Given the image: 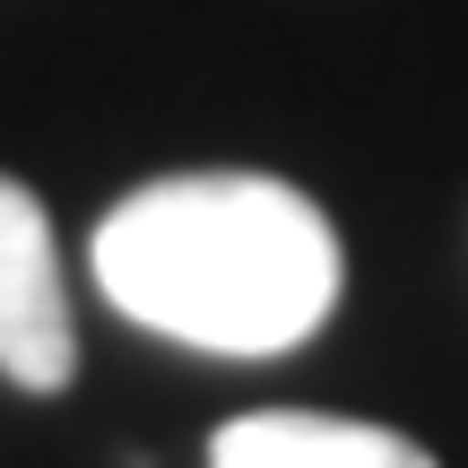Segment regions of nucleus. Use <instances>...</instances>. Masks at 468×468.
I'll list each match as a JSON object with an SVG mask.
<instances>
[{"instance_id": "1", "label": "nucleus", "mask_w": 468, "mask_h": 468, "mask_svg": "<svg viewBox=\"0 0 468 468\" xmlns=\"http://www.w3.org/2000/svg\"><path fill=\"white\" fill-rule=\"evenodd\" d=\"M96 286L122 321L200 356H286L338 313L347 251L278 174H165L96 226Z\"/></svg>"}, {"instance_id": "2", "label": "nucleus", "mask_w": 468, "mask_h": 468, "mask_svg": "<svg viewBox=\"0 0 468 468\" xmlns=\"http://www.w3.org/2000/svg\"><path fill=\"white\" fill-rule=\"evenodd\" d=\"M0 373L17 390H61L79 373V321L61 286V243L27 183L0 174Z\"/></svg>"}, {"instance_id": "3", "label": "nucleus", "mask_w": 468, "mask_h": 468, "mask_svg": "<svg viewBox=\"0 0 468 468\" xmlns=\"http://www.w3.org/2000/svg\"><path fill=\"white\" fill-rule=\"evenodd\" d=\"M208 468H434V452L365 417H313V408H261L208 442Z\"/></svg>"}]
</instances>
